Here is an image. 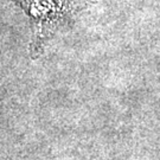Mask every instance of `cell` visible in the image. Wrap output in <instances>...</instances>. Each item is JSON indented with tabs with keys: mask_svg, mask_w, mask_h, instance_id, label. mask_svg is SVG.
I'll list each match as a JSON object with an SVG mask.
<instances>
[{
	"mask_svg": "<svg viewBox=\"0 0 160 160\" xmlns=\"http://www.w3.org/2000/svg\"><path fill=\"white\" fill-rule=\"evenodd\" d=\"M30 18L33 26L31 52L36 53L48 32L70 10L67 0H11Z\"/></svg>",
	"mask_w": 160,
	"mask_h": 160,
	"instance_id": "6da1fadb",
	"label": "cell"
}]
</instances>
